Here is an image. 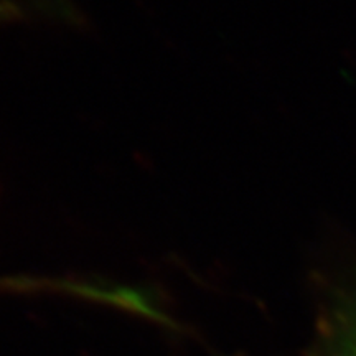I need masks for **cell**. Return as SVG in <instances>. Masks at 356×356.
Wrapping results in <instances>:
<instances>
[{
	"mask_svg": "<svg viewBox=\"0 0 356 356\" xmlns=\"http://www.w3.org/2000/svg\"><path fill=\"white\" fill-rule=\"evenodd\" d=\"M343 325L335 338L332 356H356V305L345 310Z\"/></svg>",
	"mask_w": 356,
	"mask_h": 356,
	"instance_id": "1",
	"label": "cell"
}]
</instances>
